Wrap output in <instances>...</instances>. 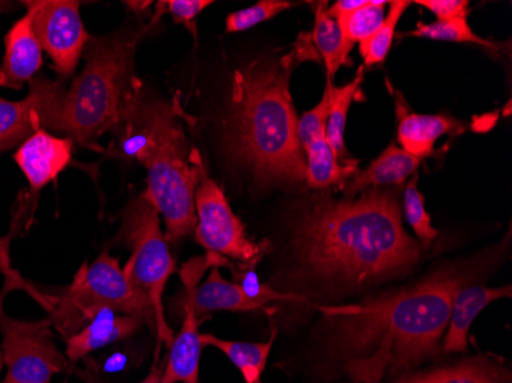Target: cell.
<instances>
[{
	"mask_svg": "<svg viewBox=\"0 0 512 383\" xmlns=\"http://www.w3.org/2000/svg\"><path fill=\"white\" fill-rule=\"evenodd\" d=\"M120 152L148 171V189L166 224V241L178 243L197 226L195 190L206 172L171 103L140 100L120 131Z\"/></svg>",
	"mask_w": 512,
	"mask_h": 383,
	"instance_id": "cell-4",
	"label": "cell"
},
{
	"mask_svg": "<svg viewBox=\"0 0 512 383\" xmlns=\"http://www.w3.org/2000/svg\"><path fill=\"white\" fill-rule=\"evenodd\" d=\"M470 276L445 267L421 282L365 299L319 307L327 321L325 353L353 383H381L442 350L454 295Z\"/></svg>",
	"mask_w": 512,
	"mask_h": 383,
	"instance_id": "cell-1",
	"label": "cell"
},
{
	"mask_svg": "<svg viewBox=\"0 0 512 383\" xmlns=\"http://www.w3.org/2000/svg\"><path fill=\"white\" fill-rule=\"evenodd\" d=\"M227 267L230 269L229 259L215 253L206 256H195L189 259L181 269V281L184 284V321L177 336H174L169 347L168 362L161 377V383H200V357L203 344H201L200 318L194 308V295L201 276L209 267Z\"/></svg>",
	"mask_w": 512,
	"mask_h": 383,
	"instance_id": "cell-11",
	"label": "cell"
},
{
	"mask_svg": "<svg viewBox=\"0 0 512 383\" xmlns=\"http://www.w3.org/2000/svg\"><path fill=\"white\" fill-rule=\"evenodd\" d=\"M398 140L407 154L424 160L433 155L437 140L462 128L456 118L447 115L416 114L411 112L401 97L396 99Z\"/></svg>",
	"mask_w": 512,
	"mask_h": 383,
	"instance_id": "cell-17",
	"label": "cell"
},
{
	"mask_svg": "<svg viewBox=\"0 0 512 383\" xmlns=\"http://www.w3.org/2000/svg\"><path fill=\"white\" fill-rule=\"evenodd\" d=\"M25 7L34 34L42 50L50 54L54 69L60 77L71 76L89 40L80 17V2L37 0L25 2Z\"/></svg>",
	"mask_w": 512,
	"mask_h": 383,
	"instance_id": "cell-10",
	"label": "cell"
},
{
	"mask_svg": "<svg viewBox=\"0 0 512 383\" xmlns=\"http://www.w3.org/2000/svg\"><path fill=\"white\" fill-rule=\"evenodd\" d=\"M290 53L256 57L237 69L230 97V154L264 186L306 181V157L290 94Z\"/></svg>",
	"mask_w": 512,
	"mask_h": 383,
	"instance_id": "cell-3",
	"label": "cell"
},
{
	"mask_svg": "<svg viewBox=\"0 0 512 383\" xmlns=\"http://www.w3.org/2000/svg\"><path fill=\"white\" fill-rule=\"evenodd\" d=\"M2 367H4V357H2V347H0V371H2Z\"/></svg>",
	"mask_w": 512,
	"mask_h": 383,
	"instance_id": "cell-35",
	"label": "cell"
},
{
	"mask_svg": "<svg viewBox=\"0 0 512 383\" xmlns=\"http://www.w3.org/2000/svg\"><path fill=\"white\" fill-rule=\"evenodd\" d=\"M114 243L123 244L131 250L123 273L154 305L158 345L171 347L174 333L166 324L163 293L169 276L174 273L175 261L169 252L168 241L161 232L160 215L146 190L126 206L122 227Z\"/></svg>",
	"mask_w": 512,
	"mask_h": 383,
	"instance_id": "cell-7",
	"label": "cell"
},
{
	"mask_svg": "<svg viewBox=\"0 0 512 383\" xmlns=\"http://www.w3.org/2000/svg\"><path fill=\"white\" fill-rule=\"evenodd\" d=\"M42 46L31 27L30 14L14 23L5 37V56L0 63V86L22 89L34 80L42 66Z\"/></svg>",
	"mask_w": 512,
	"mask_h": 383,
	"instance_id": "cell-14",
	"label": "cell"
},
{
	"mask_svg": "<svg viewBox=\"0 0 512 383\" xmlns=\"http://www.w3.org/2000/svg\"><path fill=\"white\" fill-rule=\"evenodd\" d=\"M388 5H390V11L385 16L381 27L371 34L370 37L359 43V53H361L365 66L379 65V63L387 59L391 45H393L394 34H396L399 20H401L402 14L408 10L411 2H407V0H394V2H390Z\"/></svg>",
	"mask_w": 512,
	"mask_h": 383,
	"instance_id": "cell-24",
	"label": "cell"
},
{
	"mask_svg": "<svg viewBox=\"0 0 512 383\" xmlns=\"http://www.w3.org/2000/svg\"><path fill=\"white\" fill-rule=\"evenodd\" d=\"M194 308L198 318L214 311H266V305L249 298L237 282L224 279L218 267H212L209 278L195 290Z\"/></svg>",
	"mask_w": 512,
	"mask_h": 383,
	"instance_id": "cell-19",
	"label": "cell"
},
{
	"mask_svg": "<svg viewBox=\"0 0 512 383\" xmlns=\"http://www.w3.org/2000/svg\"><path fill=\"white\" fill-rule=\"evenodd\" d=\"M430 373L433 383H509L508 374L486 359L459 362Z\"/></svg>",
	"mask_w": 512,
	"mask_h": 383,
	"instance_id": "cell-25",
	"label": "cell"
},
{
	"mask_svg": "<svg viewBox=\"0 0 512 383\" xmlns=\"http://www.w3.org/2000/svg\"><path fill=\"white\" fill-rule=\"evenodd\" d=\"M424 37V39L442 40V42L474 43V45L496 48V43L477 36L467 19L436 20L433 23H419L416 30L402 34L401 37Z\"/></svg>",
	"mask_w": 512,
	"mask_h": 383,
	"instance_id": "cell-27",
	"label": "cell"
},
{
	"mask_svg": "<svg viewBox=\"0 0 512 383\" xmlns=\"http://www.w3.org/2000/svg\"><path fill=\"white\" fill-rule=\"evenodd\" d=\"M362 79H364V66L358 69L355 79L344 86L333 85V80L327 79L330 94L329 118L325 126V138L329 141V146L335 154L339 163L358 164V161L352 160L345 148V125H347L348 111L355 102L356 95L361 92Z\"/></svg>",
	"mask_w": 512,
	"mask_h": 383,
	"instance_id": "cell-20",
	"label": "cell"
},
{
	"mask_svg": "<svg viewBox=\"0 0 512 383\" xmlns=\"http://www.w3.org/2000/svg\"><path fill=\"white\" fill-rule=\"evenodd\" d=\"M304 152L307 155L306 183L312 189H325L358 174V164L341 166L325 135L315 138Z\"/></svg>",
	"mask_w": 512,
	"mask_h": 383,
	"instance_id": "cell-23",
	"label": "cell"
},
{
	"mask_svg": "<svg viewBox=\"0 0 512 383\" xmlns=\"http://www.w3.org/2000/svg\"><path fill=\"white\" fill-rule=\"evenodd\" d=\"M417 184H419V175H413L410 183L405 186V220L416 233L422 247L428 249L439 236V230L434 229L433 223H431L430 213L425 209L424 195L421 194V190L417 189Z\"/></svg>",
	"mask_w": 512,
	"mask_h": 383,
	"instance_id": "cell-28",
	"label": "cell"
},
{
	"mask_svg": "<svg viewBox=\"0 0 512 383\" xmlns=\"http://www.w3.org/2000/svg\"><path fill=\"white\" fill-rule=\"evenodd\" d=\"M511 287H485V285H463L457 290L451 304L450 321L445 331L442 350L445 353H463L468 350V334L474 319L491 302L511 298Z\"/></svg>",
	"mask_w": 512,
	"mask_h": 383,
	"instance_id": "cell-16",
	"label": "cell"
},
{
	"mask_svg": "<svg viewBox=\"0 0 512 383\" xmlns=\"http://www.w3.org/2000/svg\"><path fill=\"white\" fill-rule=\"evenodd\" d=\"M214 4L211 0H169V2H158V10L171 14L175 23H183L195 34V19L201 11L206 10L209 5Z\"/></svg>",
	"mask_w": 512,
	"mask_h": 383,
	"instance_id": "cell-31",
	"label": "cell"
},
{
	"mask_svg": "<svg viewBox=\"0 0 512 383\" xmlns=\"http://www.w3.org/2000/svg\"><path fill=\"white\" fill-rule=\"evenodd\" d=\"M330 94L329 86L325 85L324 95L321 102L306 112L298 120V138L301 143L302 151L312 143L315 138L325 135V126H327V118H329Z\"/></svg>",
	"mask_w": 512,
	"mask_h": 383,
	"instance_id": "cell-30",
	"label": "cell"
},
{
	"mask_svg": "<svg viewBox=\"0 0 512 383\" xmlns=\"http://www.w3.org/2000/svg\"><path fill=\"white\" fill-rule=\"evenodd\" d=\"M398 383H433V379H431V373L428 371V373L404 377Z\"/></svg>",
	"mask_w": 512,
	"mask_h": 383,
	"instance_id": "cell-34",
	"label": "cell"
},
{
	"mask_svg": "<svg viewBox=\"0 0 512 383\" xmlns=\"http://www.w3.org/2000/svg\"><path fill=\"white\" fill-rule=\"evenodd\" d=\"M143 325L145 322L135 316L122 315L111 308H102L82 330L65 339V356L71 364H76L92 351L131 338Z\"/></svg>",
	"mask_w": 512,
	"mask_h": 383,
	"instance_id": "cell-15",
	"label": "cell"
},
{
	"mask_svg": "<svg viewBox=\"0 0 512 383\" xmlns=\"http://www.w3.org/2000/svg\"><path fill=\"white\" fill-rule=\"evenodd\" d=\"M142 34L119 31L89 37L85 68L66 89L56 132L89 145L106 132L122 131L143 99L135 77V50Z\"/></svg>",
	"mask_w": 512,
	"mask_h": 383,
	"instance_id": "cell-5",
	"label": "cell"
},
{
	"mask_svg": "<svg viewBox=\"0 0 512 383\" xmlns=\"http://www.w3.org/2000/svg\"><path fill=\"white\" fill-rule=\"evenodd\" d=\"M195 213V241L207 253L234 259L240 267L255 269L269 244L255 243L247 236L246 227L230 209L224 190L207 177L206 172L195 190Z\"/></svg>",
	"mask_w": 512,
	"mask_h": 383,
	"instance_id": "cell-9",
	"label": "cell"
},
{
	"mask_svg": "<svg viewBox=\"0 0 512 383\" xmlns=\"http://www.w3.org/2000/svg\"><path fill=\"white\" fill-rule=\"evenodd\" d=\"M293 246L313 279L344 289L407 275L421 259V246L402 226L398 198L379 189L358 200L309 204L296 218Z\"/></svg>",
	"mask_w": 512,
	"mask_h": 383,
	"instance_id": "cell-2",
	"label": "cell"
},
{
	"mask_svg": "<svg viewBox=\"0 0 512 383\" xmlns=\"http://www.w3.org/2000/svg\"><path fill=\"white\" fill-rule=\"evenodd\" d=\"M416 5L427 8L437 20L467 19L470 11L467 0H417Z\"/></svg>",
	"mask_w": 512,
	"mask_h": 383,
	"instance_id": "cell-32",
	"label": "cell"
},
{
	"mask_svg": "<svg viewBox=\"0 0 512 383\" xmlns=\"http://www.w3.org/2000/svg\"><path fill=\"white\" fill-rule=\"evenodd\" d=\"M0 333L7 367L0 383H51L54 376L71 367L68 357L57 347L51 319L16 321L0 311Z\"/></svg>",
	"mask_w": 512,
	"mask_h": 383,
	"instance_id": "cell-8",
	"label": "cell"
},
{
	"mask_svg": "<svg viewBox=\"0 0 512 383\" xmlns=\"http://www.w3.org/2000/svg\"><path fill=\"white\" fill-rule=\"evenodd\" d=\"M275 338L276 330L272 331V338L267 342L226 341L214 334H201L200 336L203 347L212 345L226 354L227 359L240 371L244 383L263 382V373L266 370L267 359H269Z\"/></svg>",
	"mask_w": 512,
	"mask_h": 383,
	"instance_id": "cell-22",
	"label": "cell"
},
{
	"mask_svg": "<svg viewBox=\"0 0 512 383\" xmlns=\"http://www.w3.org/2000/svg\"><path fill=\"white\" fill-rule=\"evenodd\" d=\"M163 371H165V364H160L158 361L155 362L154 367H152L151 374H149V376L140 383H161Z\"/></svg>",
	"mask_w": 512,
	"mask_h": 383,
	"instance_id": "cell-33",
	"label": "cell"
},
{
	"mask_svg": "<svg viewBox=\"0 0 512 383\" xmlns=\"http://www.w3.org/2000/svg\"><path fill=\"white\" fill-rule=\"evenodd\" d=\"M385 0H365V4L352 13L338 17L339 28L345 39L361 43L375 33L385 20Z\"/></svg>",
	"mask_w": 512,
	"mask_h": 383,
	"instance_id": "cell-26",
	"label": "cell"
},
{
	"mask_svg": "<svg viewBox=\"0 0 512 383\" xmlns=\"http://www.w3.org/2000/svg\"><path fill=\"white\" fill-rule=\"evenodd\" d=\"M421 158L407 154L404 149L391 143L365 171L358 172L350 183L345 184L344 192L350 197L361 190L381 186H401L421 166Z\"/></svg>",
	"mask_w": 512,
	"mask_h": 383,
	"instance_id": "cell-18",
	"label": "cell"
},
{
	"mask_svg": "<svg viewBox=\"0 0 512 383\" xmlns=\"http://www.w3.org/2000/svg\"><path fill=\"white\" fill-rule=\"evenodd\" d=\"M327 2H321L316 7L315 27H313L312 37L313 46L318 53L319 60H322L327 69V79L333 80L335 74L341 66L350 65V53H352L355 43L345 39L339 28L338 20L333 19L327 13Z\"/></svg>",
	"mask_w": 512,
	"mask_h": 383,
	"instance_id": "cell-21",
	"label": "cell"
},
{
	"mask_svg": "<svg viewBox=\"0 0 512 383\" xmlns=\"http://www.w3.org/2000/svg\"><path fill=\"white\" fill-rule=\"evenodd\" d=\"M290 8H292V2H287V0H261L253 7L229 14L226 20V31L227 33H241V31L250 30L266 20L273 19L283 11L290 10Z\"/></svg>",
	"mask_w": 512,
	"mask_h": 383,
	"instance_id": "cell-29",
	"label": "cell"
},
{
	"mask_svg": "<svg viewBox=\"0 0 512 383\" xmlns=\"http://www.w3.org/2000/svg\"><path fill=\"white\" fill-rule=\"evenodd\" d=\"M74 141L56 137L45 129L23 141L14 154V161L27 177L34 194L53 183L73 161Z\"/></svg>",
	"mask_w": 512,
	"mask_h": 383,
	"instance_id": "cell-13",
	"label": "cell"
},
{
	"mask_svg": "<svg viewBox=\"0 0 512 383\" xmlns=\"http://www.w3.org/2000/svg\"><path fill=\"white\" fill-rule=\"evenodd\" d=\"M50 302V319L63 338L82 330L102 308L142 319L157 334L154 305L142 290L129 282L120 269L119 258L102 253L91 266L83 264L73 282Z\"/></svg>",
	"mask_w": 512,
	"mask_h": 383,
	"instance_id": "cell-6",
	"label": "cell"
},
{
	"mask_svg": "<svg viewBox=\"0 0 512 383\" xmlns=\"http://www.w3.org/2000/svg\"><path fill=\"white\" fill-rule=\"evenodd\" d=\"M66 88L60 80H31L27 99L11 102L0 97V152L36 134L40 129L56 131Z\"/></svg>",
	"mask_w": 512,
	"mask_h": 383,
	"instance_id": "cell-12",
	"label": "cell"
}]
</instances>
